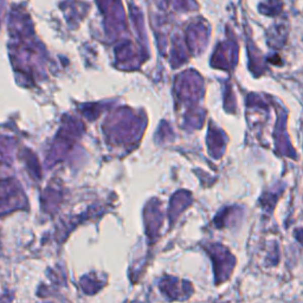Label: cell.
I'll list each match as a JSON object with an SVG mask.
<instances>
[{
	"instance_id": "cell-1",
	"label": "cell",
	"mask_w": 303,
	"mask_h": 303,
	"mask_svg": "<svg viewBox=\"0 0 303 303\" xmlns=\"http://www.w3.org/2000/svg\"><path fill=\"white\" fill-rule=\"evenodd\" d=\"M22 206L23 203L17 200V196L10 191V186H0V216L8 214Z\"/></svg>"
},
{
	"instance_id": "cell-2",
	"label": "cell",
	"mask_w": 303,
	"mask_h": 303,
	"mask_svg": "<svg viewBox=\"0 0 303 303\" xmlns=\"http://www.w3.org/2000/svg\"><path fill=\"white\" fill-rule=\"evenodd\" d=\"M0 303H10V301H8L5 297H2L0 298Z\"/></svg>"
}]
</instances>
